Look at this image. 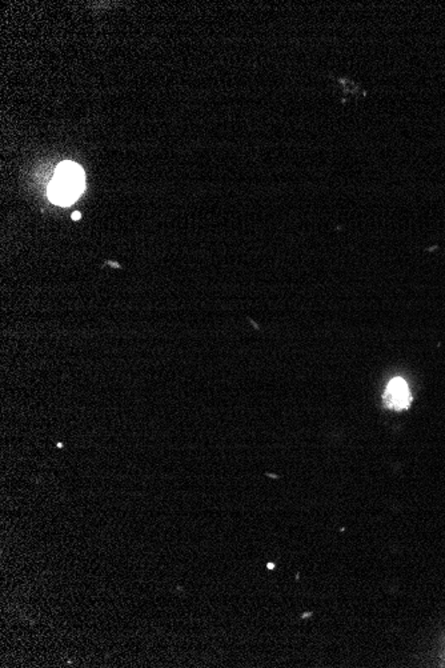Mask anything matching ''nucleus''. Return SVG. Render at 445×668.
<instances>
[{"label":"nucleus","mask_w":445,"mask_h":668,"mask_svg":"<svg viewBox=\"0 0 445 668\" xmlns=\"http://www.w3.org/2000/svg\"><path fill=\"white\" fill-rule=\"evenodd\" d=\"M80 218H82V214H80V212H75V214H73V220H79Z\"/></svg>","instance_id":"nucleus-3"},{"label":"nucleus","mask_w":445,"mask_h":668,"mask_svg":"<svg viewBox=\"0 0 445 668\" xmlns=\"http://www.w3.org/2000/svg\"><path fill=\"white\" fill-rule=\"evenodd\" d=\"M85 190V172L73 162H63L55 171L49 187V200L59 206H70Z\"/></svg>","instance_id":"nucleus-1"},{"label":"nucleus","mask_w":445,"mask_h":668,"mask_svg":"<svg viewBox=\"0 0 445 668\" xmlns=\"http://www.w3.org/2000/svg\"><path fill=\"white\" fill-rule=\"evenodd\" d=\"M268 569H269V570L275 569V564H274V563H268Z\"/></svg>","instance_id":"nucleus-4"},{"label":"nucleus","mask_w":445,"mask_h":668,"mask_svg":"<svg viewBox=\"0 0 445 668\" xmlns=\"http://www.w3.org/2000/svg\"><path fill=\"white\" fill-rule=\"evenodd\" d=\"M385 407L395 411L408 410L412 403V395L408 389V384L401 377H394L385 389L383 395Z\"/></svg>","instance_id":"nucleus-2"}]
</instances>
